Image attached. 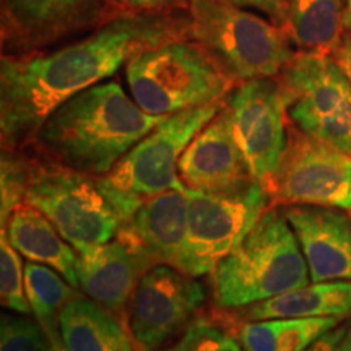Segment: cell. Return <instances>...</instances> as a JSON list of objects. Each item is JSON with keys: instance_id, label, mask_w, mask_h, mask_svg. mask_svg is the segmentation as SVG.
Wrapping results in <instances>:
<instances>
[{"instance_id": "obj_1", "label": "cell", "mask_w": 351, "mask_h": 351, "mask_svg": "<svg viewBox=\"0 0 351 351\" xmlns=\"http://www.w3.org/2000/svg\"><path fill=\"white\" fill-rule=\"evenodd\" d=\"M187 33V19L168 12H125L54 51L2 54V150H23L44 119L64 101L114 75L140 51L189 38Z\"/></svg>"}, {"instance_id": "obj_2", "label": "cell", "mask_w": 351, "mask_h": 351, "mask_svg": "<svg viewBox=\"0 0 351 351\" xmlns=\"http://www.w3.org/2000/svg\"><path fill=\"white\" fill-rule=\"evenodd\" d=\"M163 117L145 112L117 82H101L57 106L26 147L65 168L101 178Z\"/></svg>"}, {"instance_id": "obj_3", "label": "cell", "mask_w": 351, "mask_h": 351, "mask_svg": "<svg viewBox=\"0 0 351 351\" xmlns=\"http://www.w3.org/2000/svg\"><path fill=\"white\" fill-rule=\"evenodd\" d=\"M309 282V267L282 207L267 210L210 274L213 300L223 309L247 307Z\"/></svg>"}, {"instance_id": "obj_4", "label": "cell", "mask_w": 351, "mask_h": 351, "mask_svg": "<svg viewBox=\"0 0 351 351\" xmlns=\"http://www.w3.org/2000/svg\"><path fill=\"white\" fill-rule=\"evenodd\" d=\"M125 82L135 103L153 116L219 103L236 86L213 56L187 38L147 47L130 57Z\"/></svg>"}, {"instance_id": "obj_5", "label": "cell", "mask_w": 351, "mask_h": 351, "mask_svg": "<svg viewBox=\"0 0 351 351\" xmlns=\"http://www.w3.org/2000/svg\"><path fill=\"white\" fill-rule=\"evenodd\" d=\"M187 36L236 83L275 78L295 57L289 32L226 0H187Z\"/></svg>"}, {"instance_id": "obj_6", "label": "cell", "mask_w": 351, "mask_h": 351, "mask_svg": "<svg viewBox=\"0 0 351 351\" xmlns=\"http://www.w3.org/2000/svg\"><path fill=\"white\" fill-rule=\"evenodd\" d=\"M223 104L225 101H219L165 116L106 176L96 178L101 192L122 223L153 197L186 187L178 173L181 155Z\"/></svg>"}, {"instance_id": "obj_7", "label": "cell", "mask_w": 351, "mask_h": 351, "mask_svg": "<svg viewBox=\"0 0 351 351\" xmlns=\"http://www.w3.org/2000/svg\"><path fill=\"white\" fill-rule=\"evenodd\" d=\"M23 200L46 215L77 251L109 243L122 225L96 178L43 156H26Z\"/></svg>"}, {"instance_id": "obj_8", "label": "cell", "mask_w": 351, "mask_h": 351, "mask_svg": "<svg viewBox=\"0 0 351 351\" xmlns=\"http://www.w3.org/2000/svg\"><path fill=\"white\" fill-rule=\"evenodd\" d=\"M275 78L288 121L351 156V83L335 60L296 52Z\"/></svg>"}, {"instance_id": "obj_9", "label": "cell", "mask_w": 351, "mask_h": 351, "mask_svg": "<svg viewBox=\"0 0 351 351\" xmlns=\"http://www.w3.org/2000/svg\"><path fill=\"white\" fill-rule=\"evenodd\" d=\"M189 232L179 270L191 276L210 275L243 241L271 205L267 187L258 181L221 192L186 189Z\"/></svg>"}, {"instance_id": "obj_10", "label": "cell", "mask_w": 351, "mask_h": 351, "mask_svg": "<svg viewBox=\"0 0 351 351\" xmlns=\"http://www.w3.org/2000/svg\"><path fill=\"white\" fill-rule=\"evenodd\" d=\"M267 191L274 207L319 205L351 215V156L288 121L287 147Z\"/></svg>"}, {"instance_id": "obj_11", "label": "cell", "mask_w": 351, "mask_h": 351, "mask_svg": "<svg viewBox=\"0 0 351 351\" xmlns=\"http://www.w3.org/2000/svg\"><path fill=\"white\" fill-rule=\"evenodd\" d=\"M207 300L195 276L171 265H155L140 280L129 301L127 327L137 351H158L192 322Z\"/></svg>"}, {"instance_id": "obj_12", "label": "cell", "mask_w": 351, "mask_h": 351, "mask_svg": "<svg viewBox=\"0 0 351 351\" xmlns=\"http://www.w3.org/2000/svg\"><path fill=\"white\" fill-rule=\"evenodd\" d=\"M109 19L106 0H0L2 52L21 56L44 51Z\"/></svg>"}, {"instance_id": "obj_13", "label": "cell", "mask_w": 351, "mask_h": 351, "mask_svg": "<svg viewBox=\"0 0 351 351\" xmlns=\"http://www.w3.org/2000/svg\"><path fill=\"white\" fill-rule=\"evenodd\" d=\"M232 130L254 178L267 187L287 147L288 116L276 78L241 82L225 98Z\"/></svg>"}, {"instance_id": "obj_14", "label": "cell", "mask_w": 351, "mask_h": 351, "mask_svg": "<svg viewBox=\"0 0 351 351\" xmlns=\"http://www.w3.org/2000/svg\"><path fill=\"white\" fill-rule=\"evenodd\" d=\"M187 189L221 192L257 181L241 150L226 104L187 145L178 165Z\"/></svg>"}, {"instance_id": "obj_15", "label": "cell", "mask_w": 351, "mask_h": 351, "mask_svg": "<svg viewBox=\"0 0 351 351\" xmlns=\"http://www.w3.org/2000/svg\"><path fill=\"white\" fill-rule=\"evenodd\" d=\"M282 210L304 254L311 282H351L350 215L319 205H287Z\"/></svg>"}, {"instance_id": "obj_16", "label": "cell", "mask_w": 351, "mask_h": 351, "mask_svg": "<svg viewBox=\"0 0 351 351\" xmlns=\"http://www.w3.org/2000/svg\"><path fill=\"white\" fill-rule=\"evenodd\" d=\"M186 189H171L145 202L117 231L152 267H181L189 232Z\"/></svg>"}, {"instance_id": "obj_17", "label": "cell", "mask_w": 351, "mask_h": 351, "mask_svg": "<svg viewBox=\"0 0 351 351\" xmlns=\"http://www.w3.org/2000/svg\"><path fill=\"white\" fill-rule=\"evenodd\" d=\"M77 252L78 287L114 314L125 309L142 276L152 269L147 258L117 234L109 243Z\"/></svg>"}, {"instance_id": "obj_18", "label": "cell", "mask_w": 351, "mask_h": 351, "mask_svg": "<svg viewBox=\"0 0 351 351\" xmlns=\"http://www.w3.org/2000/svg\"><path fill=\"white\" fill-rule=\"evenodd\" d=\"M7 236L21 256L33 262L46 263L59 271L73 288L78 287V252L62 238L57 228L41 210L23 200L12 210L7 221ZM5 230V228H2Z\"/></svg>"}, {"instance_id": "obj_19", "label": "cell", "mask_w": 351, "mask_h": 351, "mask_svg": "<svg viewBox=\"0 0 351 351\" xmlns=\"http://www.w3.org/2000/svg\"><path fill=\"white\" fill-rule=\"evenodd\" d=\"M351 314V282H320L291 289L243 311L244 320L346 317Z\"/></svg>"}, {"instance_id": "obj_20", "label": "cell", "mask_w": 351, "mask_h": 351, "mask_svg": "<svg viewBox=\"0 0 351 351\" xmlns=\"http://www.w3.org/2000/svg\"><path fill=\"white\" fill-rule=\"evenodd\" d=\"M59 333L67 351H119L127 340L111 311L78 295L60 311Z\"/></svg>"}, {"instance_id": "obj_21", "label": "cell", "mask_w": 351, "mask_h": 351, "mask_svg": "<svg viewBox=\"0 0 351 351\" xmlns=\"http://www.w3.org/2000/svg\"><path fill=\"white\" fill-rule=\"evenodd\" d=\"M346 0H288V32L301 52L330 56L345 33Z\"/></svg>"}, {"instance_id": "obj_22", "label": "cell", "mask_w": 351, "mask_h": 351, "mask_svg": "<svg viewBox=\"0 0 351 351\" xmlns=\"http://www.w3.org/2000/svg\"><path fill=\"white\" fill-rule=\"evenodd\" d=\"M343 317L247 320L238 330L244 351H306Z\"/></svg>"}, {"instance_id": "obj_23", "label": "cell", "mask_w": 351, "mask_h": 351, "mask_svg": "<svg viewBox=\"0 0 351 351\" xmlns=\"http://www.w3.org/2000/svg\"><path fill=\"white\" fill-rule=\"evenodd\" d=\"M25 291L34 319L46 335L59 333V314L77 296L75 288L52 267L29 261L25 263Z\"/></svg>"}, {"instance_id": "obj_24", "label": "cell", "mask_w": 351, "mask_h": 351, "mask_svg": "<svg viewBox=\"0 0 351 351\" xmlns=\"http://www.w3.org/2000/svg\"><path fill=\"white\" fill-rule=\"evenodd\" d=\"M0 296L2 304L10 311L32 313L25 291V265H21L19 251L8 241L5 230H2L0 239Z\"/></svg>"}, {"instance_id": "obj_25", "label": "cell", "mask_w": 351, "mask_h": 351, "mask_svg": "<svg viewBox=\"0 0 351 351\" xmlns=\"http://www.w3.org/2000/svg\"><path fill=\"white\" fill-rule=\"evenodd\" d=\"M168 351H243L230 332L207 317L192 320Z\"/></svg>"}, {"instance_id": "obj_26", "label": "cell", "mask_w": 351, "mask_h": 351, "mask_svg": "<svg viewBox=\"0 0 351 351\" xmlns=\"http://www.w3.org/2000/svg\"><path fill=\"white\" fill-rule=\"evenodd\" d=\"M0 351H49V339L38 320L2 314Z\"/></svg>"}, {"instance_id": "obj_27", "label": "cell", "mask_w": 351, "mask_h": 351, "mask_svg": "<svg viewBox=\"0 0 351 351\" xmlns=\"http://www.w3.org/2000/svg\"><path fill=\"white\" fill-rule=\"evenodd\" d=\"M241 8H256L265 13L269 20L288 29V0H226Z\"/></svg>"}, {"instance_id": "obj_28", "label": "cell", "mask_w": 351, "mask_h": 351, "mask_svg": "<svg viewBox=\"0 0 351 351\" xmlns=\"http://www.w3.org/2000/svg\"><path fill=\"white\" fill-rule=\"evenodd\" d=\"M122 10L132 13H158L168 12L181 0H112Z\"/></svg>"}, {"instance_id": "obj_29", "label": "cell", "mask_w": 351, "mask_h": 351, "mask_svg": "<svg viewBox=\"0 0 351 351\" xmlns=\"http://www.w3.org/2000/svg\"><path fill=\"white\" fill-rule=\"evenodd\" d=\"M330 57L335 60V64L343 70L346 78H348L351 83V34L346 32V29L343 36L340 39V43L337 44L335 49L332 51Z\"/></svg>"}, {"instance_id": "obj_30", "label": "cell", "mask_w": 351, "mask_h": 351, "mask_svg": "<svg viewBox=\"0 0 351 351\" xmlns=\"http://www.w3.org/2000/svg\"><path fill=\"white\" fill-rule=\"evenodd\" d=\"M47 339H49V351H67L62 343V339H60V333L47 337Z\"/></svg>"}, {"instance_id": "obj_31", "label": "cell", "mask_w": 351, "mask_h": 351, "mask_svg": "<svg viewBox=\"0 0 351 351\" xmlns=\"http://www.w3.org/2000/svg\"><path fill=\"white\" fill-rule=\"evenodd\" d=\"M335 351H351V324L346 326V332L343 340L340 341V345L337 346Z\"/></svg>"}, {"instance_id": "obj_32", "label": "cell", "mask_w": 351, "mask_h": 351, "mask_svg": "<svg viewBox=\"0 0 351 351\" xmlns=\"http://www.w3.org/2000/svg\"><path fill=\"white\" fill-rule=\"evenodd\" d=\"M345 29L351 34V0H346V8H345Z\"/></svg>"}, {"instance_id": "obj_33", "label": "cell", "mask_w": 351, "mask_h": 351, "mask_svg": "<svg viewBox=\"0 0 351 351\" xmlns=\"http://www.w3.org/2000/svg\"><path fill=\"white\" fill-rule=\"evenodd\" d=\"M119 351H135V348H134V345H132V341L127 339L125 341H124V345L121 346V350Z\"/></svg>"}, {"instance_id": "obj_34", "label": "cell", "mask_w": 351, "mask_h": 351, "mask_svg": "<svg viewBox=\"0 0 351 351\" xmlns=\"http://www.w3.org/2000/svg\"><path fill=\"white\" fill-rule=\"evenodd\" d=\"M350 217H351V215H350Z\"/></svg>"}]
</instances>
